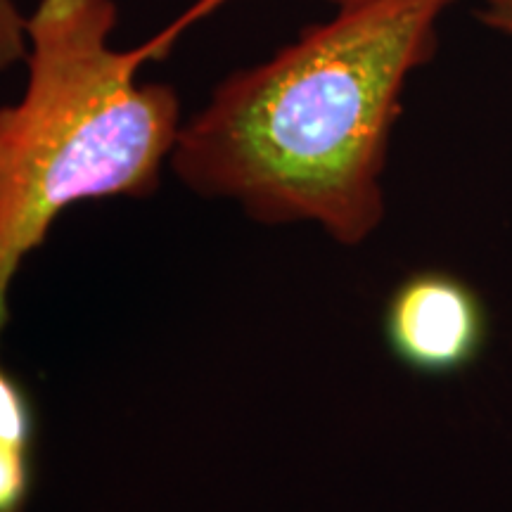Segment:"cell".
I'll list each match as a JSON object with an SVG mask.
<instances>
[{
    "label": "cell",
    "instance_id": "3957f363",
    "mask_svg": "<svg viewBox=\"0 0 512 512\" xmlns=\"http://www.w3.org/2000/svg\"><path fill=\"white\" fill-rule=\"evenodd\" d=\"M489 318L458 275L427 268L408 275L384 309V339L394 358L422 375H451L482 354Z\"/></svg>",
    "mask_w": 512,
    "mask_h": 512
},
{
    "label": "cell",
    "instance_id": "277c9868",
    "mask_svg": "<svg viewBox=\"0 0 512 512\" xmlns=\"http://www.w3.org/2000/svg\"><path fill=\"white\" fill-rule=\"evenodd\" d=\"M34 408L15 377L0 368V446L29 451L34 446Z\"/></svg>",
    "mask_w": 512,
    "mask_h": 512
},
{
    "label": "cell",
    "instance_id": "ba28073f",
    "mask_svg": "<svg viewBox=\"0 0 512 512\" xmlns=\"http://www.w3.org/2000/svg\"><path fill=\"white\" fill-rule=\"evenodd\" d=\"M221 3H226V0H197V3L192 5V8H190L188 12H185V15H183L181 19H176V22L171 24V27L166 29V31H169L171 36H178L185 27H188V24L197 22V19H202L204 15H209V12L219 8ZM328 3H332V5H342V3H349V0H328Z\"/></svg>",
    "mask_w": 512,
    "mask_h": 512
},
{
    "label": "cell",
    "instance_id": "8992f818",
    "mask_svg": "<svg viewBox=\"0 0 512 512\" xmlns=\"http://www.w3.org/2000/svg\"><path fill=\"white\" fill-rule=\"evenodd\" d=\"M27 15L19 10L17 0H0V72L24 60L27 36H24Z\"/></svg>",
    "mask_w": 512,
    "mask_h": 512
},
{
    "label": "cell",
    "instance_id": "6da1fadb",
    "mask_svg": "<svg viewBox=\"0 0 512 512\" xmlns=\"http://www.w3.org/2000/svg\"><path fill=\"white\" fill-rule=\"evenodd\" d=\"M460 0H349L268 60L230 74L178 133L171 169L261 223H318L356 247L384 219L401 98Z\"/></svg>",
    "mask_w": 512,
    "mask_h": 512
},
{
    "label": "cell",
    "instance_id": "52a82bcc",
    "mask_svg": "<svg viewBox=\"0 0 512 512\" xmlns=\"http://www.w3.org/2000/svg\"><path fill=\"white\" fill-rule=\"evenodd\" d=\"M477 17L484 27L512 41V0H482Z\"/></svg>",
    "mask_w": 512,
    "mask_h": 512
},
{
    "label": "cell",
    "instance_id": "7a4b0ae2",
    "mask_svg": "<svg viewBox=\"0 0 512 512\" xmlns=\"http://www.w3.org/2000/svg\"><path fill=\"white\" fill-rule=\"evenodd\" d=\"M114 0H38L24 22L27 88L0 107V332L19 264L64 209L102 197H147L183 128L166 83H138L157 38L117 50Z\"/></svg>",
    "mask_w": 512,
    "mask_h": 512
},
{
    "label": "cell",
    "instance_id": "5b68a950",
    "mask_svg": "<svg viewBox=\"0 0 512 512\" xmlns=\"http://www.w3.org/2000/svg\"><path fill=\"white\" fill-rule=\"evenodd\" d=\"M31 479V453L0 446V512L27 510Z\"/></svg>",
    "mask_w": 512,
    "mask_h": 512
}]
</instances>
